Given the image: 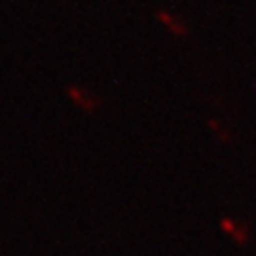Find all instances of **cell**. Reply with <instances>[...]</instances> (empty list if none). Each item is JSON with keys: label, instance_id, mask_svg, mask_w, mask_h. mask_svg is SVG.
I'll return each mask as SVG.
<instances>
[{"label": "cell", "instance_id": "cell-1", "mask_svg": "<svg viewBox=\"0 0 256 256\" xmlns=\"http://www.w3.org/2000/svg\"><path fill=\"white\" fill-rule=\"evenodd\" d=\"M222 228L232 238L234 243H238V245H247L248 243V230L245 226H238L234 218L222 220Z\"/></svg>", "mask_w": 256, "mask_h": 256}]
</instances>
